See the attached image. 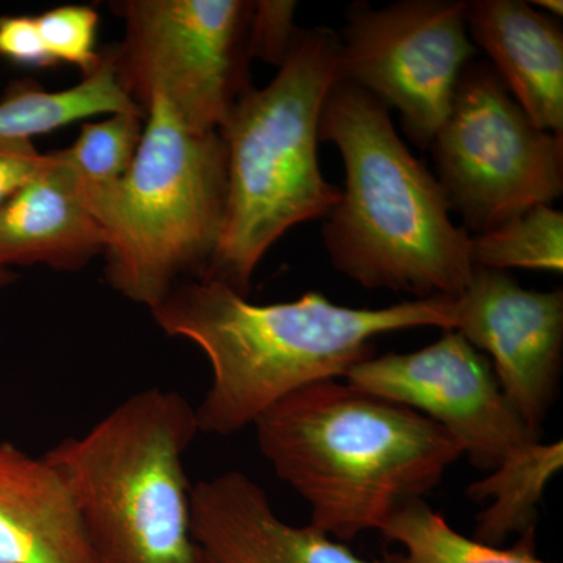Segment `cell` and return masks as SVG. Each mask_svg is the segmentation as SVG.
Instances as JSON below:
<instances>
[{
  "instance_id": "16",
  "label": "cell",
  "mask_w": 563,
  "mask_h": 563,
  "mask_svg": "<svg viewBox=\"0 0 563 563\" xmlns=\"http://www.w3.org/2000/svg\"><path fill=\"white\" fill-rule=\"evenodd\" d=\"M101 54V65L68 90L47 91L29 79L11 81L0 98V140L32 141L99 114L147 117L122 90L106 49Z\"/></svg>"
},
{
  "instance_id": "5",
  "label": "cell",
  "mask_w": 563,
  "mask_h": 563,
  "mask_svg": "<svg viewBox=\"0 0 563 563\" xmlns=\"http://www.w3.org/2000/svg\"><path fill=\"white\" fill-rule=\"evenodd\" d=\"M198 433L188 399L152 387L44 454L69 488L95 563H211L192 533L185 473Z\"/></svg>"
},
{
  "instance_id": "20",
  "label": "cell",
  "mask_w": 563,
  "mask_h": 563,
  "mask_svg": "<svg viewBox=\"0 0 563 563\" xmlns=\"http://www.w3.org/2000/svg\"><path fill=\"white\" fill-rule=\"evenodd\" d=\"M146 118L118 113L102 121L85 122L73 146L60 151L62 158L80 184L103 185L121 179L135 161Z\"/></svg>"
},
{
  "instance_id": "12",
  "label": "cell",
  "mask_w": 563,
  "mask_h": 563,
  "mask_svg": "<svg viewBox=\"0 0 563 563\" xmlns=\"http://www.w3.org/2000/svg\"><path fill=\"white\" fill-rule=\"evenodd\" d=\"M191 525L211 563H385L312 525L285 523L261 485L236 470L191 485Z\"/></svg>"
},
{
  "instance_id": "10",
  "label": "cell",
  "mask_w": 563,
  "mask_h": 563,
  "mask_svg": "<svg viewBox=\"0 0 563 563\" xmlns=\"http://www.w3.org/2000/svg\"><path fill=\"white\" fill-rule=\"evenodd\" d=\"M343 380L442 426L483 472L540 440L503 391L487 355L455 329H443L437 342L420 351L366 358Z\"/></svg>"
},
{
  "instance_id": "8",
  "label": "cell",
  "mask_w": 563,
  "mask_h": 563,
  "mask_svg": "<svg viewBox=\"0 0 563 563\" xmlns=\"http://www.w3.org/2000/svg\"><path fill=\"white\" fill-rule=\"evenodd\" d=\"M429 151L448 206L470 235L551 206L563 192V135L533 124L487 62L463 69Z\"/></svg>"
},
{
  "instance_id": "23",
  "label": "cell",
  "mask_w": 563,
  "mask_h": 563,
  "mask_svg": "<svg viewBox=\"0 0 563 563\" xmlns=\"http://www.w3.org/2000/svg\"><path fill=\"white\" fill-rule=\"evenodd\" d=\"M0 58L24 68H57L41 40L35 16H0Z\"/></svg>"
},
{
  "instance_id": "6",
  "label": "cell",
  "mask_w": 563,
  "mask_h": 563,
  "mask_svg": "<svg viewBox=\"0 0 563 563\" xmlns=\"http://www.w3.org/2000/svg\"><path fill=\"white\" fill-rule=\"evenodd\" d=\"M146 114L129 172L111 184H79L107 235V282L152 310L209 268L228 201V147L220 132L190 131L165 99H152Z\"/></svg>"
},
{
  "instance_id": "17",
  "label": "cell",
  "mask_w": 563,
  "mask_h": 563,
  "mask_svg": "<svg viewBox=\"0 0 563 563\" xmlns=\"http://www.w3.org/2000/svg\"><path fill=\"white\" fill-rule=\"evenodd\" d=\"M563 466V444L537 442L517 448L487 476L466 488L472 501H492L477 514L474 539L503 547L514 533L536 528L539 504Z\"/></svg>"
},
{
  "instance_id": "26",
  "label": "cell",
  "mask_w": 563,
  "mask_h": 563,
  "mask_svg": "<svg viewBox=\"0 0 563 563\" xmlns=\"http://www.w3.org/2000/svg\"><path fill=\"white\" fill-rule=\"evenodd\" d=\"M16 279L18 276L13 272H11V268L0 266V291H2L3 288L9 287V285L13 284V282Z\"/></svg>"
},
{
  "instance_id": "9",
  "label": "cell",
  "mask_w": 563,
  "mask_h": 563,
  "mask_svg": "<svg viewBox=\"0 0 563 563\" xmlns=\"http://www.w3.org/2000/svg\"><path fill=\"white\" fill-rule=\"evenodd\" d=\"M468 0H401L344 11L342 79L401 114L410 141L429 150L442 128L463 69L477 49L466 27Z\"/></svg>"
},
{
  "instance_id": "3",
  "label": "cell",
  "mask_w": 563,
  "mask_h": 563,
  "mask_svg": "<svg viewBox=\"0 0 563 563\" xmlns=\"http://www.w3.org/2000/svg\"><path fill=\"white\" fill-rule=\"evenodd\" d=\"M320 141L335 144L344 166L342 199L321 228L333 268L368 290L461 296L474 273L472 235L451 220L439 180L396 132L390 109L340 79L322 106Z\"/></svg>"
},
{
  "instance_id": "14",
  "label": "cell",
  "mask_w": 563,
  "mask_h": 563,
  "mask_svg": "<svg viewBox=\"0 0 563 563\" xmlns=\"http://www.w3.org/2000/svg\"><path fill=\"white\" fill-rule=\"evenodd\" d=\"M466 27L533 124L563 135L561 25L525 0H472Z\"/></svg>"
},
{
  "instance_id": "18",
  "label": "cell",
  "mask_w": 563,
  "mask_h": 563,
  "mask_svg": "<svg viewBox=\"0 0 563 563\" xmlns=\"http://www.w3.org/2000/svg\"><path fill=\"white\" fill-rule=\"evenodd\" d=\"M377 532L402 548L385 554V563H554L537 554L536 528L510 548L490 547L455 531L422 499L406 504Z\"/></svg>"
},
{
  "instance_id": "2",
  "label": "cell",
  "mask_w": 563,
  "mask_h": 563,
  "mask_svg": "<svg viewBox=\"0 0 563 563\" xmlns=\"http://www.w3.org/2000/svg\"><path fill=\"white\" fill-rule=\"evenodd\" d=\"M258 450L339 542L379 531L462 457L442 426L340 379L285 396L255 420Z\"/></svg>"
},
{
  "instance_id": "15",
  "label": "cell",
  "mask_w": 563,
  "mask_h": 563,
  "mask_svg": "<svg viewBox=\"0 0 563 563\" xmlns=\"http://www.w3.org/2000/svg\"><path fill=\"white\" fill-rule=\"evenodd\" d=\"M0 563H95L60 474L9 442H0Z\"/></svg>"
},
{
  "instance_id": "25",
  "label": "cell",
  "mask_w": 563,
  "mask_h": 563,
  "mask_svg": "<svg viewBox=\"0 0 563 563\" xmlns=\"http://www.w3.org/2000/svg\"><path fill=\"white\" fill-rule=\"evenodd\" d=\"M531 5L533 9H542L548 13L553 14L555 18H562L563 3L562 0H532Z\"/></svg>"
},
{
  "instance_id": "22",
  "label": "cell",
  "mask_w": 563,
  "mask_h": 563,
  "mask_svg": "<svg viewBox=\"0 0 563 563\" xmlns=\"http://www.w3.org/2000/svg\"><path fill=\"white\" fill-rule=\"evenodd\" d=\"M296 7L298 3L290 0L254 2L250 32L252 60L258 58L279 68L299 29L295 24Z\"/></svg>"
},
{
  "instance_id": "13",
  "label": "cell",
  "mask_w": 563,
  "mask_h": 563,
  "mask_svg": "<svg viewBox=\"0 0 563 563\" xmlns=\"http://www.w3.org/2000/svg\"><path fill=\"white\" fill-rule=\"evenodd\" d=\"M107 235L60 151L0 209V266L77 273L103 255Z\"/></svg>"
},
{
  "instance_id": "11",
  "label": "cell",
  "mask_w": 563,
  "mask_h": 563,
  "mask_svg": "<svg viewBox=\"0 0 563 563\" xmlns=\"http://www.w3.org/2000/svg\"><path fill=\"white\" fill-rule=\"evenodd\" d=\"M455 331L487 355L503 391L542 437L563 365V291L528 290L509 272L474 266Z\"/></svg>"
},
{
  "instance_id": "4",
  "label": "cell",
  "mask_w": 563,
  "mask_h": 563,
  "mask_svg": "<svg viewBox=\"0 0 563 563\" xmlns=\"http://www.w3.org/2000/svg\"><path fill=\"white\" fill-rule=\"evenodd\" d=\"M342 79L339 33L298 29L276 77L251 87L221 128L228 201L220 242L202 279L250 295L252 276L280 236L324 220L342 199L318 158L322 106Z\"/></svg>"
},
{
  "instance_id": "21",
  "label": "cell",
  "mask_w": 563,
  "mask_h": 563,
  "mask_svg": "<svg viewBox=\"0 0 563 563\" xmlns=\"http://www.w3.org/2000/svg\"><path fill=\"white\" fill-rule=\"evenodd\" d=\"M36 18L41 40L55 65L76 66L81 76H90L101 65L98 49V11L88 5H62Z\"/></svg>"
},
{
  "instance_id": "1",
  "label": "cell",
  "mask_w": 563,
  "mask_h": 563,
  "mask_svg": "<svg viewBox=\"0 0 563 563\" xmlns=\"http://www.w3.org/2000/svg\"><path fill=\"white\" fill-rule=\"evenodd\" d=\"M166 335L206 354L209 390L196 409L199 432L231 437L313 383L343 379L374 357L373 340L415 328H455L457 296L354 309L320 291L290 302L254 303L209 280H181L151 310Z\"/></svg>"
},
{
  "instance_id": "7",
  "label": "cell",
  "mask_w": 563,
  "mask_h": 563,
  "mask_svg": "<svg viewBox=\"0 0 563 563\" xmlns=\"http://www.w3.org/2000/svg\"><path fill=\"white\" fill-rule=\"evenodd\" d=\"M124 38L103 47L114 76L146 113L165 99L192 132H220L252 87L250 0H122Z\"/></svg>"
},
{
  "instance_id": "19",
  "label": "cell",
  "mask_w": 563,
  "mask_h": 563,
  "mask_svg": "<svg viewBox=\"0 0 563 563\" xmlns=\"http://www.w3.org/2000/svg\"><path fill=\"white\" fill-rule=\"evenodd\" d=\"M474 266L498 269L563 272V213L553 206H537L490 232L472 235Z\"/></svg>"
},
{
  "instance_id": "24",
  "label": "cell",
  "mask_w": 563,
  "mask_h": 563,
  "mask_svg": "<svg viewBox=\"0 0 563 563\" xmlns=\"http://www.w3.org/2000/svg\"><path fill=\"white\" fill-rule=\"evenodd\" d=\"M49 162L27 140H0V209Z\"/></svg>"
}]
</instances>
